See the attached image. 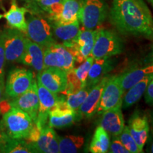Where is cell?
<instances>
[{
	"label": "cell",
	"mask_w": 153,
	"mask_h": 153,
	"mask_svg": "<svg viewBox=\"0 0 153 153\" xmlns=\"http://www.w3.org/2000/svg\"><path fill=\"white\" fill-rule=\"evenodd\" d=\"M109 16L120 33L153 38V17L143 0H112Z\"/></svg>",
	"instance_id": "6da1fadb"
},
{
	"label": "cell",
	"mask_w": 153,
	"mask_h": 153,
	"mask_svg": "<svg viewBox=\"0 0 153 153\" xmlns=\"http://www.w3.org/2000/svg\"><path fill=\"white\" fill-rule=\"evenodd\" d=\"M33 125V120L27 113L12 107L0 120V133L12 138L25 140Z\"/></svg>",
	"instance_id": "7a4b0ae2"
},
{
	"label": "cell",
	"mask_w": 153,
	"mask_h": 153,
	"mask_svg": "<svg viewBox=\"0 0 153 153\" xmlns=\"http://www.w3.org/2000/svg\"><path fill=\"white\" fill-rule=\"evenodd\" d=\"M75 65V54L72 48L55 43L44 48L45 68L55 67L68 72L74 69Z\"/></svg>",
	"instance_id": "3957f363"
},
{
	"label": "cell",
	"mask_w": 153,
	"mask_h": 153,
	"mask_svg": "<svg viewBox=\"0 0 153 153\" xmlns=\"http://www.w3.org/2000/svg\"><path fill=\"white\" fill-rule=\"evenodd\" d=\"M123 51V43L117 34L110 30L97 29L91 55L94 60L111 57Z\"/></svg>",
	"instance_id": "277c9868"
},
{
	"label": "cell",
	"mask_w": 153,
	"mask_h": 153,
	"mask_svg": "<svg viewBox=\"0 0 153 153\" xmlns=\"http://www.w3.org/2000/svg\"><path fill=\"white\" fill-rule=\"evenodd\" d=\"M107 14L108 9L104 0H84L78 20L84 28L94 30L104 22Z\"/></svg>",
	"instance_id": "5b68a950"
},
{
	"label": "cell",
	"mask_w": 153,
	"mask_h": 153,
	"mask_svg": "<svg viewBox=\"0 0 153 153\" xmlns=\"http://www.w3.org/2000/svg\"><path fill=\"white\" fill-rule=\"evenodd\" d=\"M3 41L6 60L10 62H21L24 55L27 36L13 28H6L0 33Z\"/></svg>",
	"instance_id": "8992f818"
},
{
	"label": "cell",
	"mask_w": 153,
	"mask_h": 153,
	"mask_svg": "<svg viewBox=\"0 0 153 153\" xmlns=\"http://www.w3.org/2000/svg\"><path fill=\"white\" fill-rule=\"evenodd\" d=\"M34 80L33 73L30 70L22 68L12 69L6 80L4 97L12 99L22 94L30 89Z\"/></svg>",
	"instance_id": "52a82bcc"
},
{
	"label": "cell",
	"mask_w": 153,
	"mask_h": 153,
	"mask_svg": "<svg viewBox=\"0 0 153 153\" xmlns=\"http://www.w3.org/2000/svg\"><path fill=\"white\" fill-rule=\"evenodd\" d=\"M26 22V35L30 41L41 45L43 48L56 43L51 25L45 19L31 14Z\"/></svg>",
	"instance_id": "ba28073f"
},
{
	"label": "cell",
	"mask_w": 153,
	"mask_h": 153,
	"mask_svg": "<svg viewBox=\"0 0 153 153\" xmlns=\"http://www.w3.org/2000/svg\"><path fill=\"white\" fill-rule=\"evenodd\" d=\"M124 91L120 83V75L109 76L104 88L97 113L103 114L114 107L121 106Z\"/></svg>",
	"instance_id": "9c48e42d"
},
{
	"label": "cell",
	"mask_w": 153,
	"mask_h": 153,
	"mask_svg": "<svg viewBox=\"0 0 153 153\" xmlns=\"http://www.w3.org/2000/svg\"><path fill=\"white\" fill-rule=\"evenodd\" d=\"M97 29L89 30L82 27L74 39L64 44L72 48L75 54L76 64H81L90 56L94 45Z\"/></svg>",
	"instance_id": "30bf717a"
},
{
	"label": "cell",
	"mask_w": 153,
	"mask_h": 153,
	"mask_svg": "<svg viewBox=\"0 0 153 153\" xmlns=\"http://www.w3.org/2000/svg\"><path fill=\"white\" fill-rule=\"evenodd\" d=\"M79 117L77 111L67 106L62 95L58 97L57 104L50 111L48 125L53 128H65L71 126Z\"/></svg>",
	"instance_id": "8fae6325"
},
{
	"label": "cell",
	"mask_w": 153,
	"mask_h": 153,
	"mask_svg": "<svg viewBox=\"0 0 153 153\" xmlns=\"http://www.w3.org/2000/svg\"><path fill=\"white\" fill-rule=\"evenodd\" d=\"M11 107L19 108L29 115L35 123L38 117L39 99H38L37 82L34 80L33 85L26 92L22 94L9 99Z\"/></svg>",
	"instance_id": "7c38bea8"
},
{
	"label": "cell",
	"mask_w": 153,
	"mask_h": 153,
	"mask_svg": "<svg viewBox=\"0 0 153 153\" xmlns=\"http://www.w3.org/2000/svg\"><path fill=\"white\" fill-rule=\"evenodd\" d=\"M37 81L52 92L61 93L67 87V72L55 67L45 68L38 73Z\"/></svg>",
	"instance_id": "4fadbf2b"
},
{
	"label": "cell",
	"mask_w": 153,
	"mask_h": 153,
	"mask_svg": "<svg viewBox=\"0 0 153 153\" xmlns=\"http://www.w3.org/2000/svg\"><path fill=\"white\" fill-rule=\"evenodd\" d=\"M37 82V89L38 99H39V108H38V117L35 123L43 128L48 125V115L50 111L57 104L58 101V96L57 94L52 92Z\"/></svg>",
	"instance_id": "5bb4252c"
},
{
	"label": "cell",
	"mask_w": 153,
	"mask_h": 153,
	"mask_svg": "<svg viewBox=\"0 0 153 153\" xmlns=\"http://www.w3.org/2000/svg\"><path fill=\"white\" fill-rule=\"evenodd\" d=\"M130 133L136 142L141 152H143V148L148 140L150 132V123L148 116L145 114L136 111L133 114L128 120Z\"/></svg>",
	"instance_id": "9a60e30c"
},
{
	"label": "cell",
	"mask_w": 153,
	"mask_h": 153,
	"mask_svg": "<svg viewBox=\"0 0 153 153\" xmlns=\"http://www.w3.org/2000/svg\"><path fill=\"white\" fill-rule=\"evenodd\" d=\"M109 76H105L91 88L77 112L81 118H89L97 113L104 88Z\"/></svg>",
	"instance_id": "2e32d148"
},
{
	"label": "cell",
	"mask_w": 153,
	"mask_h": 153,
	"mask_svg": "<svg viewBox=\"0 0 153 153\" xmlns=\"http://www.w3.org/2000/svg\"><path fill=\"white\" fill-rule=\"evenodd\" d=\"M57 136L53 128L47 125L41 129L38 139L29 145L34 152L57 153L59 152Z\"/></svg>",
	"instance_id": "e0dca14e"
},
{
	"label": "cell",
	"mask_w": 153,
	"mask_h": 153,
	"mask_svg": "<svg viewBox=\"0 0 153 153\" xmlns=\"http://www.w3.org/2000/svg\"><path fill=\"white\" fill-rule=\"evenodd\" d=\"M102 114L99 126L112 136L119 135L125 127L121 106L110 108Z\"/></svg>",
	"instance_id": "ac0fdd59"
},
{
	"label": "cell",
	"mask_w": 153,
	"mask_h": 153,
	"mask_svg": "<svg viewBox=\"0 0 153 153\" xmlns=\"http://www.w3.org/2000/svg\"><path fill=\"white\" fill-rule=\"evenodd\" d=\"M20 63L32 67L38 72L42 71L45 68L44 48L41 45L30 41L29 38H27L26 48Z\"/></svg>",
	"instance_id": "d6986e66"
},
{
	"label": "cell",
	"mask_w": 153,
	"mask_h": 153,
	"mask_svg": "<svg viewBox=\"0 0 153 153\" xmlns=\"http://www.w3.org/2000/svg\"><path fill=\"white\" fill-rule=\"evenodd\" d=\"M114 66V62L110 57L97 59L94 61L88 74L86 86L92 88L97 82L106 76Z\"/></svg>",
	"instance_id": "ffe728a7"
},
{
	"label": "cell",
	"mask_w": 153,
	"mask_h": 153,
	"mask_svg": "<svg viewBox=\"0 0 153 153\" xmlns=\"http://www.w3.org/2000/svg\"><path fill=\"white\" fill-rule=\"evenodd\" d=\"M27 12L28 9L26 7H18L16 0H12L10 9L5 13L4 17L7 20L9 27L16 28L26 33L27 30V22L25 15Z\"/></svg>",
	"instance_id": "44dd1931"
},
{
	"label": "cell",
	"mask_w": 153,
	"mask_h": 153,
	"mask_svg": "<svg viewBox=\"0 0 153 153\" xmlns=\"http://www.w3.org/2000/svg\"><path fill=\"white\" fill-rule=\"evenodd\" d=\"M53 36L62 41L63 43H68L76 38L80 30L79 20H76L69 24H60L52 22Z\"/></svg>",
	"instance_id": "7402d4cb"
},
{
	"label": "cell",
	"mask_w": 153,
	"mask_h": 153,
	"mask_svg": "<svg viewBox=\"0 0 153 153\" xmlns=\"http://www.w3.org/2000/svg\"><path fill=\"white\" fill-rule=\"evenodd\" d=\"M0 152L30 153L34 151L25 140L12 138L0 133Z\"/></svg>",
	"instance_id": "603a6c76"
},
{
	"label": "cell",
	"mask_w": 153,
	"mask_h": 153,
	"mask_svg": "<svg viewBox=\"0 0 153 153\" xmlns=\"http://www.w3.org/2000/svg\"><path fill=\"white\" fill-rule=\"evenodd\" d=\"M152 79L153 74H149L129 89L123 98L122 107L128 108L136 104L145 94L148 85Z\"/></svg>",
	"instance_id": "cb8c5ba5"
},
{
	"label": "cell",
	"mask_w": 153,
	"mask_h": 153,
	"mask_svg": "<svg viewBox=\"0 0 153 153\" xmlns=\"http://www.w3.org/2000/svg\"><path fill=\"white\" fill-rule=\"evenodd\" d=\"M152 74H153V63L143 68L133 69L120 75V83L124 94L145 76Z\"/></svg>",
	"instance_id": "d4e9b609"
},
{
	"label": "cell",
	"mask_w": 153,
	"mask_h": 153,
	"mask_svg": "<svg viewBox=\"0 0 153 153\" xmlns=\"http://www.w3.org/2000/svg\"><path fill=\"white\" fill-rule=\"evenodd\" d=\"M82 1L80 0H62V10L54 22L60 24H69L78 20Z\"/></svg>",
	"instance_id": "484cf974"
},
{
	"label": "cell",
	"mask_w": 153,
	"mask_h": 153,
	"mask_svg": "<svg viewBox=\"0 0 153 153\" xmlns=\"http://www.w3.org/2000/svg\"><path fill=\"white\" fill-rule=\"evenodd\" d=\"M110 143L108 133L101 126H99L94 133L89 145V151L92 153L108 152Z\"/></svg>",
	"instance_id": "4316f807"
},
{
	"label": "cell",
	"mask_w": 153,
	"mask_h": 153,
	"mask_svg": "<svg viewBox=\"0 0 153 153\" xmlns=\"http://www.w3.org/2000/svg\"><path fill=\"white\" fill-rule=\"evenodd\" d=\"M59 144V152L74 153L81 150L85 143V139L79 135L57 136Z\"/></svg>",
	"instance_id": "83f0119b"
},
{
	"label": "cell",
	"mask_w": 153,
	"mask_h": 153,
	"mask_svg": "<svg viewBox=\"0 0 153 153\" xmlns=\"http://www.w3.org/2000/svg\"><path fill=\"white\" fill-rule=\"evenodd\" d=\"M91 89V87L86 86V87L82 88L76 93L69 94L67 95L63 94L65 96V97H64V100L67 106L70 108V109L77 111L80 106L83 104L85 99L87 98L88 94L90 91Z\"/></svg>",
	"instance_id": "f1b7e54d"
},
{
	"label": "cell",
	"mask_w": 153,
	"mask_h": 153,
	"mask_svg": "<svg viewBox=\"0 0 153 153\" xmlns=\"http://www.w3.org/2000/svg\"><path fill=\"white\" fill-rule=\"evenodd\" d=\"M38 7L49 14L51 21H54L62 10V0H34Z\"/></svg>",
	"instance_id": "f546056e"
},
{
	"label": "cell",
	"mask_w": 153,
	"mask_h": 153,
	"mask_svg": "<svg viewBox=\"0 0 153 153\" xmlns=\"http://www.w3.org/2000/svg\"><path fill=\"white\" fill-rule=\"evenodd\" d=\"M119 138L125 148L129 151L130 153H140L142 152L137 146L136 142L134 140L131 134L130 133L128 127L125 126L119 135Z\"/></svg>",
	"instance_id": "4dcf8cb0"
},
{
	"label": "cell",
	"mask_w": 153,
	"mask_h": 153,
	"mask_svg": "<svg viewBox=\"0 0 153 153\" xmlns=\"http://www.w3.org/2000/svg\"><path fill=\"white\" fill-rule=\"evenodd\" d=\"M94 61V59L90 55L83 62L81 63L77 68L73 69L74 74L76 77L79 79V81L82 82L84 87H86V85H87L88 74H89V71L90 70L91 66L92 65Z\"/></svg>",
	"instance_id": "1f68e13d"
},
{
	"label": "cell",
	"mask_w": 153,
	"mask_h": 153,
	"mask_svg": "<svg viewBox=\"0 0 153 153\" xmlns=\"http://www.w3.org/2000/svg\"><path fill=\"white\" fill-rule=\"evenodd\" d=\"M114 139L110 143L109 148H108V152L111 153H130L129 151L125 148L123 143L118 136H113Z\"/></svg>",
	"instance_id": "d6a6232c"
},
{
	"label": "cell",
	"mask_w": 153,
	"mask_h": 153,
	"mask_svg": "<svg viewBox=\"0 0 153 153\" xmlns=\"http://www.w3.org/2000/svg\"><path fill=\"white\" fill-rule=\"evenodd\" d=\"M5 53L4 48L3 41L0 37V79L4 78V65H5Z\"/></svg>",
	"instance_id": "836d02e7"
},
{
	"label": "cell",
	"mask_w": 153,
	"mask_h": 153,
	"mask_svg": "<svg viewBox=\"0 0 153 153\" xmlns=\"http://www.w3.org/2000/svg\"><path fill=\"white\" fill-rule=\"evenodd\" d=\"M145 100L147 104L152 106L153 105V80L152 79L148 85L145 91Z\"/></svg>",
	"instance_id": "e575fe53"
},
{
	"label": "cell",
	"mask_w": 153,
	"mask_h": 153,
	"mask_svg": "<svg viewBox=\"0 0 153 153\" xmlns=\"http://www.w3.org/2000/svg\"><path fill=\"white\" fill-rule=\"evenodd\" d=\"M146 150L147 152H150V153H153V132L150 131L149 132V135H148V140H147L146 143Z\"/></svg>",
	"instance_id": "d590c367"
},
{
	"label": "cell",
	"mask_w": 153,
	"mask_h": 153,
	"mask_svg": "<svg viewBox=\"0 0 153 153\" xmlns=\"http://www.w3.org/2000/svg\"><path fill=\"white\" fill-rule=\"evenodd\" d=\"M4 89H5V82L4 78L0 79V104H1V101L4 98ZM1 115V113H0Z\"/></svg>",
	"instance_id": "8d00e7d4"
},
{
	"label": "cell",
	"mask_w": 153,
	"mask_h": 153,
	"mask_svg": "<svg viewBox=\"0 0 153 153\" xmlns=\"http://www.w3.org/2000/svg\"><path fill=\"white\" fill-rule=\"evenodd\" d=\"M149 123H150V131L153 132V108L151 110L148 116Z\"/></svg>",
	"instance_id": "74e56055"
},
{
	"label": "cell",
	"mask_w": 153,
	"mask_h": 153,
	"mask_svg": "<svg viewBox=\"0 0 153 153\" xmlns=\"http://www.w3.org/2000/svg\"><path fill=\"white\" fill-rule=\"evenodd\" d=\"M23 1H26V2L28 3V4H30L32 2H34V0H23Z\"/></svg>",
	"instance_id": "f35d334b"
},
{
	"label": "cell",
	"mask_w": 153,
	"mask_h": 153,
	"mask_svg": "<svg viewBox=\"0 0 153 153\" xmlns=\"http://www.w3.org/2000/svg\"><path fill=\"white\" fill-rule=\"evenodd\" d=\"M147 1H148V2H149V3H150V4H151V5H152V7H153V0H147Z\"/></svg>",
	"instance_id": "ab89813d"
},
{
	"label": "cell",
	"mask_w": 153,
	"mask_h": 153,
	"mask_svg": "<svg viewBox=\"0 0 153 153\" xmlns=\"http://www.w3.org/2000/svg\"><path fill=\"white\" fill-rule=\"evenodd\" d=\"M2 17H4V16L2 14H0V19H1V18H2Z\"/></svg>",
	"instance_id": "60d3db41"
},
{
	"label": "cell",
	"mask_w": 153,
	"mask_h": 153,
	"mask_svg": "<svg viewBox=\"0 0 153 153\" xmlns=\"http://www.w3.org/2000/svg\"><path fill=\"white\" fill-rule=\"evenodd\" d=\"M152 80H153V79H152Z\"/></svg>",
	"instance_id": "b9f144b4"
}]
</instances>
